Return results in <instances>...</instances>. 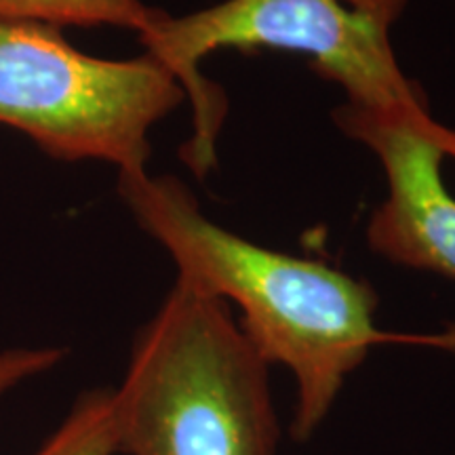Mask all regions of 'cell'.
<instances>
[{"label": "cell", "instance_id": "1", "mask_svg": "<svg viewBox=\"0 0 455 455\" xmlns=\"http://www.w3.org/2000/svg\"><path fill=\"white\" fill-rule=\"evenodd\" d=\"M118 192L141 230L167 249L178 278L236 304L241 327L268 365L293 373L295 441H308L331 413L346 379L379 344L455 350V329L432 335L378 327V293L323 261L272 251L204 218L178 178L118 173Z\"/></svg>", "mask_w": 455, "mask_h": 455}, {"label": "cell", "instance_id": "2", "mask_svg": "<svg viewBox=\"0 0 455 455\" xmlns=\"http://www.w3.org/2000/svg\"><path fill=\"white\" fill-rule=\"evenodd\" d=\"M268 369L232 306L178 278L114 390L118 453L276 455Z\"/></svg>", "mask_w": 455, "mask_h": 455}, {"label": "cell", "instance_id": "3", "mask_svg": "<svg viewBox=\"0 0 455 455\" xmlns=\"http://www.w3.org/2000/svg\"><path fill=\"white\" fill-rule=\"evenodd\" d=\"M409 0H221L173 17L164 11L140 41L173 72L192 104L195 133L181 156L198 178L212 171L226 118L224 93L198 70L218 49L308 55L318 76L344 89L346 104L373 110H430L426 93L398 68L390 32Z\"/></svg>", "mask_w": 455, "mask_h": 455}, {"label": "cell", "instance_id": "4", "mask_svg": "<svg viewBox=\"0 0 455 455\" xmlns=\"http://www.w3.org/2000/svg\"><path fill=\"white\" fill-rule=\"evenodd\" d=\"M186 100L155 57L101 60L74 49L61 28L0 20V124L60 161L144 171L148 131Z\"/></svg>", "mask_w": 455, "mask_h": 455}, {"label": "cell", "instance_id": "5", "mask_svg": "<svg viewBox=\"0 0 455 455\" xmlns=\"http://www.w3.org/2000/svg\"><path fill=\"white\" fill-rule=\"evenodd\" d=\"M333 121L384 167L388 195L369 220L371 251L396 266L455 278V196L441 175L443 158H455V131L430 110L403 108L344 104Z\"/></svg>", "mask_w": 455, "mask_h": 455}, {"label": "cell", "instance_id": "6", "mask_svg": "<svg viewBox=\"0 0 455 455\" xmlns=\"http://www.w3.org/2000/svg\"><path fill=\"white\" fill-rule=\"evenodd\" d=\"M164 15L141 0H0V20L38 21L64 26H112L141 34L150 32Z\"/></svg>", "mask_w": 455, "mask_h": 455}, {"label": "cell", "instance_id": "7", "mask_svg": "<svg viewBox=\"0 0 455 455\" xmlns=\"http://www.w3.org/2000/svg\"><path fill=\"white\" fill-rule=\"evenodd\" d=\"M118 453L114 390L95 388L74 403L64 424L36 455H114Z\"/></svg>", "mask_w": 455, "mask_h": 455}, {"label": "cell", "instance_id": "8", "mask_svg": "<svg viewBox=\"0 0 455 455\" xmlns=\"http://www.w3.org/2000/svg\"><path fill=\"white\" fill-rule=\"evenodd\" d=\"M61 356H64V350L57 348L0 352V392L13 388L30 375L47 371Z\"/></svg>", "mask_w": 455, "mask_h": 455}]
</instances>
